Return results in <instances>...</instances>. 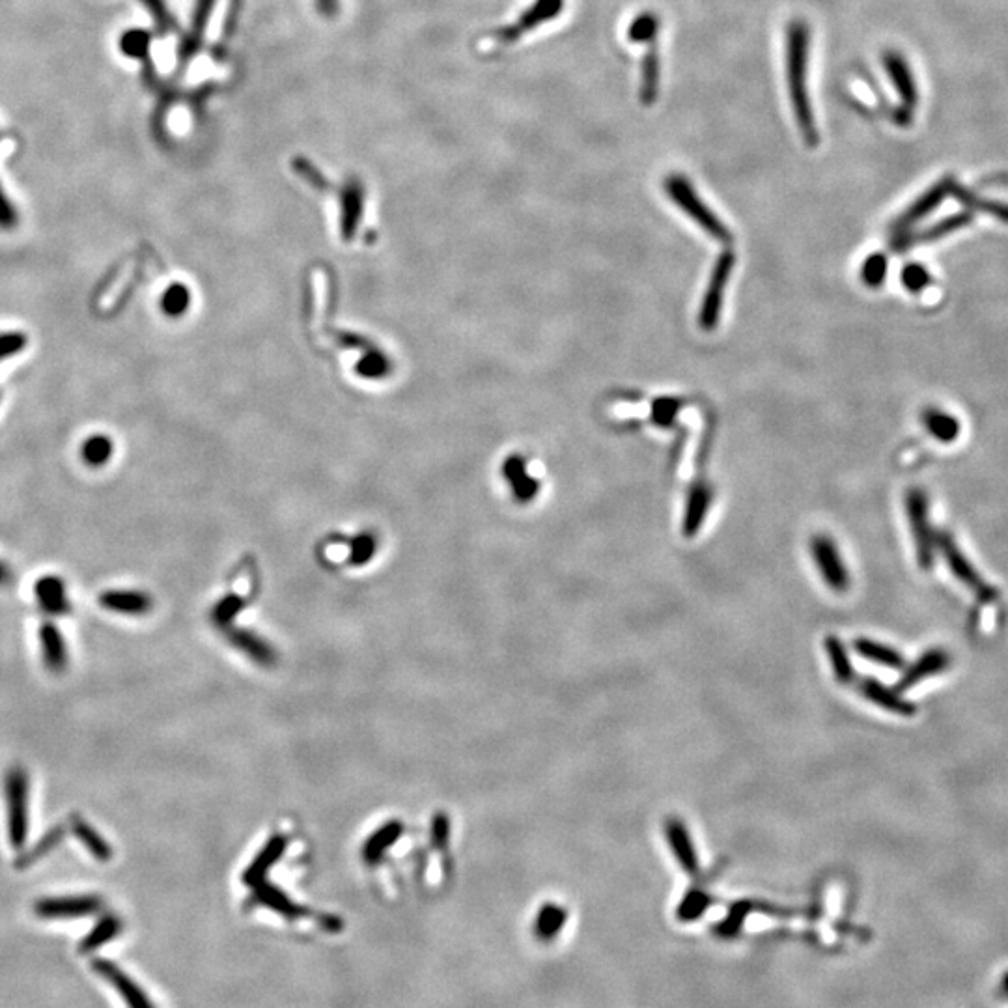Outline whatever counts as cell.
Listing matches in <instances>:
<instances>
[{"mask_svg": "<svg viewBox=\"0 0 1008 1008\" xmlns=\"http://www.w3.org/2000/svg\"><path fill=\"white\" fill-rule=\"evenodd\" d=\"M809 55H811L809 25L801 19H794L786 25L784 34V70H786L788 96L803 142L809 148H816L820 142V135L809 96Z\"/></svg>", "mask_w": 1008, "mask_h": 1008, "instance_id": "obj_1", "label": "cell"}, {"mask_svg": "<svg viewBox=\"0 0 1008 1008\" xmlns=\"http://www.w3.org/2000/svg\"><path fill=\"white\" fill-rule=\"evenodd\" d=\"M663 189L672 202L684 211L687 217H691L695 223L699 224L710 238L719 241V243H728L732 239L727 224L723 223L714 211L710 210V206L700 198L693 183L689 182V178L682 176V174H669L663 182Z\"/></svg>", "mask_w": 1008, "mask_h": 1008, "instance_id": "obj_2", "label": "cell"}, {"mask_svg": "<svg viewBox=\"0 0 1008 1008\" xmlns=\"http://www.w3.org/2000/svg\"><path fill=\"white\" fill-rule=\"evenodd\" d=\"M28 773L21 766L6 771L4 777V798H6V822L8 839L14 850H21L28 839Z\"/></svg>", "mask_w": 1008, "mask_h": 1008, "instance_id": "obj_3", "label": "cell"}, {"mask_svg": "<svg viewBox=\"0 0 1008 1008\" xmlns=\"http://www.w3.org/2000/svg\"><path fill=\"white\" fill-rule=\"evenodd\" d=\"M736 267V254L734 251H723L712 267V275L708 280V288L702 297L699 308V325L702 331H714L721 322V310L725 303V292H727L728 280L734 273Z\"/></svg>", "mask_w": 1008, "mask_h": 1008, "instance_id": "obj_4", "label": "cell"}, {"mask_svg": "<svg viewBox=\"0 0 1008 1008\" xmlns=\"http://www.w3.org/2000/svg\"><path fill=\"white\" fill-rule=\"evenodd\" d=\"M906 514L910 519L911 532L915 540L917 562L923 570H930L934 564V547L936 534L930 527V512H928V497L923 490L911 488L906 493Z\"/></svg>", "mask_w": 1008, "mask_h": 1008, "instance_id": "obj_5", "label": "cell"}, {"mask_svg": "<svg viewBox=\"0 0 1008 1008\" xmlns=\"http://www.w3.org/2000/svg\"><path fill=\"white\" fill-rule=\"evenodd\" d=\"M105 902L99 895L47 896L34 904V913L42 921H71L98 915Z\"/></svg>", "mask_w": 1008, "mask_h": 1008, "instance_id": "obj_6", "label": "cell"}, {"mask_svg": "<svg viewBox=\"0 0 1008 1008\" xmlns=\"http://www.w3.org/2000/svg\"><path fill=\"white\" fill-rule=\"evenodd\" d=\"M936 546L939 547V551H941L945 562L949 564L952 574L956 575L967 588H971L979 596V600H982V602H992V600H995V596H997L995 588L990 587L980 577L979 572L973 568V564L960 551V547L956 546V542L952 540L949 532L941 531L939 534H936Z\"/></svg>", "mask_w": 1008, "mask_h": 1008, "instance_id": "obj_7", "label": "cell"}, {"mask_svg": "<svg viewBox=\"0 0 1008 1008\" xmlns=\"http://www.w3.org/2000/svg\"><path fill=\"white\" fill-rule=\"evenodd\" d=\"M812 559L824 577L827 587L835 592H844L850 587V575L840 557L839 547L827 534H814L811 540Z\"/></svg>", "mask_w": 1008, "mask_h": 1008, "instance_id": "obj_8", "label": "cell"}, {"mask_svg": "<svg viewBox=\"0 0 1008 1008\" xmlns=\"http://www.w3.org/2000/svg\"><path fill=\"white\" fill-rule=\"evenodd\" d=\"M883 66H885L887 75L895 86L898 96L902 99V111L896 114L895 122L898 126H908L911 122L910 118L913 116L915 103H917V86H915L913 73H911L906 58L896 51H887L883 55Z\"/></svg>", "mask_w": 1008, "mask_h": 1008, "instance_id": "obj_9", "label": "cell"}, {"mask_svg": "<svg viewBox=\"0 0 1008 1008\" xmlns=\"http://www.w3.org/2000/svg\"><path fill=\"white\" fill-rule=\"evenodd\" d=\"M562 10H564V0H534L514 25L501 28L495 34V38L501 43L518 42L519 38H523L534 28L542 27L549 21L557 19Z\"/></svg>", "mask_w": 1008, "mask_h": 1008, "instance_id": "obj_10", "label": "cell"}, {"mask_svg": "<svg viewBox=\"0 0 1008 1008\" xmlns=\"http://www.w3.org/2000/svg\"><path fill=\"white\" fill-rule=\"evenodd\" d=\"M92 969L101 979L107 980L116 994L124 999L127 1008H155L152 999L140 988L135 980L127 975L124 969L112 964L111 960L105 958H94Z\"/></svg>", "mask_w": 1008, "mask_h": 1008, "instance_id": "obj_11", "label": "cell"}, {"mask_svg": "<svg viewBox=\"0 0 1008 1008\" xmlns=\"http://www.w3.org/2000/svg\"><path fill=\"white\" fill-rule=\"evenodd\" d=\"M954 180L952 178H943L939 180L938 183H934L928 191H924L923 195L919 196L913 204H911L908 210L904 211L898 219H896L891 230L893 234H902V232H910L911 228L919 221H923L924 217H928L932 211L938 208L939 204L947 198V196L954 193Z\"/></svg>", "mask_w": 1008, "mask_h": 1008, "instance_id": "obj_12", "label": "cell"}, {"mask_svg": "<svg viewBox=\"0 0 1008 1008\" xmlns=\"http://www.w3.org/2000/svg\"><path fill=\"white\" fill-rule=\"evenodd\" d=\"M971 223V215L969 213H958V215H951L939 223L932 224L928 226L923 232H917V234H911L910 232H902V234H893V251L904 252L919 245V243H932V241H938V239L945 238L949 236L952 232L964 228L967 224Z\"/></svg>", "mask_w": 1008, "mask_h": 1008, "instance_id": "obj_13", "label": "cell"}, {"mask_svg": "<svg viewBox=\"0 0 1008 1008\" xmlns=\"http://www.w3.org/2000/svg\"><path fill=\"white\" fill-rule=\"evenodd\" d=\"M99 605L116 615L144 616L154 609V600L140 590H107L99 594Z\"/></svg>", "mask_w": 1008, "mask_h": 1008, "instance_id": "obj_14", "label": "cell"}, {"mask_svg": "<svg viewBox=\"0 0 1008 1008\" xmlns=\"http://www.w3.org/2000/svg\"><path fill=\"white\" fill-rule=\"evenodd\" d=\"M712 503H714V488L708 482L700 480L689 488L686 512L682 521V532L686 538H693L702 529Z\"/></svg>", "mask_w": 1008, "mask_h": 1008, "instance_id": "obj_15", "label": "cell"}, {"mask_svg": "<svg viewBox=\"0 0 1008 1008\" xmlns=\"http://www.w3.org/2000/svg\"><path fill=\"white\" fill-rule=\"evenodd\" d=\"M665 839L669 842L672 854L680 863V867L684 868L687 874H695L699 870L697 850L689 835V829L678 816H669L665 820Z\"/></svg>", "mask_w": 1008, "mask_h": 1008, "instance_id": "obj_16", "label": "cell"}, {"mask_svg": "<svg viewBox=\"0 0 1008 1008\" xmlns=\"http://www.w3.org/2000/svg\"><path fill=\"white\" fill-rule=\"evenodd\" d=\"M215 4H217V0H196L191 27H189V32L183 36L182 45L178 49V64H182V68H185L191 62V58L200 51L202 42H204V32L210 23Z\"/></svg>", "mask_w": 1008, "mask_h": 1008, "instance_id": "obj_17", "label": "cell"}, {"mask_svg": "<svg viewBox=\"0 0 1008 1008\" xmlns=\"http://www.w3.org/2000/svg\"><path fill=\"white\" fill-rule=\"evenodd\" d=\"M40 650H42L43 665L55 674H62L68 667V646L64 641L62 631L53 622H43L38 631Z\"/></svg>", "mask_w": 1008, "mask_h": 1008, "instance_id": "obj_18", "label": "cell"}, {"mask_svg": "<svg viewBox=\"0 0 1008 1008\" xmlns=\"http://www.w3.org/2000/svg\"><path fill=\"white\" fill-rule=\"evenodd\" d=\"M859 691L865 699L874 702L876 706H880L887 712L906 715V717L915 714V706L911 704L910 700L904 699L898 689L883 686L882 682H878L874 678H863L859 682Z\"/></svg>", "mask_w": 1008, "mask_h": 1008, "instance_id": "obj_19", "label": "cell"}, {"mask_svg": "<svg viewBox=\"0 0 1008 1008\" xmlns=\"http://www.w3.org/2000/svg\"><path fill=\"white\" fill-rule=\"evenodd\" d=\"M36 600L47 615L64 616L71 611L70 600L66 594V585L56 575H45L36 581L34 587Z\"/></svg>", "mask_w": 1008, "mask_h": 1008, "instance_id": "obj_20", "label": "cell"}, {"mask_svg": "<svg viewBox=\"0 0 1008 1008\" xmlns=\"http://www.w3.org/2000/svg\"><path fill=\"white\" fill-rule=\"evenodd\" d=\"M503 473L506 480L510 482L514 497L518 499L519 503H529L538 495L540 482L534 476L529 475L527 462L521 456H510L504 462Z\"/></svg>", "mask_w": 1008, "mask_h": 1008, "instance_id": "obj_21", "label": "cell"}, {"mask_svg": "<svg viewBox=\"0 0 1008 1008\" xmlns=\"http://www.w3.org/2000/svg\"><path fill=\"white\" fill-rule=\"evenodd\" d=\"M70 826L73 835L79 839V842L88 850V854L92 855L96 861H101V863L111 861L112 855H114L112 846L109 844V840L103 839V835L96 827L90 826L79 814L71 816Z\"/></svg>", "mask_w": 1008, "mask_h": 1008, "instance_id": "obj_22", "label": "cell"}, {"mask_svg": "<svg viewBox=\"0 0 1008 1008\" xmlns=\"http://www.w3.org/2000/svg\"><path fill=\"white\" fill-rule=\"evenodd\" d=\"M659 64L658 43H650L641 62V84H639V99L644 107H652L659 96Z\"/></svg>", "mask_w": 1008, "mask_h": 1008, "instance_id": "obj_23", "label": "cell"}, {"mask_svg": "<svg viewBox=\"0 0 1008 1008\" xmlns=\"http://www.w3.org/2000/svg\"><path fill=\"white\" fill-rule=\"evenodd\" d=\"M947 665H949V656L943 650H930V652H926L924 656H921V658L911 665L908 672H904L902 680L898 682V691L910 689L915 684H919L924 678H928V676H932L936 672L943 671Z\"/></svg>", "mask_w": 1008, "mask_h": 1008, "instance_id": "obj_24", "label": "cell"}, {"mask_svg": "<svg viewBox=\"0 0 1008 1008\" xmlns=\"http://www.w3.org/2000/svg\"><path fill=\"white\" fill-rule=\"evenodd\" d=\"M120 934H122V919L116 917L114 913H105L99 917L94 928L81 939L79 952L81 954L96 952L101 947H105L107 943H111L112 939L118 938Z\"/></svg>", "mask_w": 1008, "mask_h": 1008, "instance_id": "obj_25", "label": "cell"}, {"mask_svg": "<svg viewBox=\"0 0 1008 1008\" xmlns=\"http://www.w3.org/2000/svg\"><path fill=\"white\" fill-rule=\"evenodd\" d=\"M921 420L930 435L941 443H952L960 437V430H962L960 420L952 417L951 413H947L943 409L928 407V409H924Z\"/></svg>", "mask_w": 1008, "mask_h": 1008, "instance_id": "obj_26", "label": "cell"}, {"mask_svg": "<svg viewBox=\"0 0 1008 1008\" xmlns=\"http://www.w3.org/2000/svg\"><path fill=\"white\" fill-rule=\"evenodd\" d=\"M256 889V900L266 906L269 910L277 911L280 915H284L286 919H299V917H305L308 915L307 911L299 906H295L294 902L284 895L282 891H279L277 887L273 885H267L266 882L260 883Z\"/></svg>", "mask_w": 1008, "mask_h": 1008, "instance_id": "obj_27", "label": "cell"}, {"mask_svg": "<svg viewBox=\"0 0 1008 1008\" xmlns=\"http://www.w3.org/2000/svg\"><path fill=\"white\" fill-rule=\"evenodd\" d=\"M282 850H284V840H271L262 850V854L252 861L251 867L247 868V872L243 874V882L247 883L249 887H258L260 883L266 882L267 870L279 859Z\"/></svg>", "mask_w": 1008, "mask_h": 1008, "instance_id": "obj_28", "label": "cell"}, {"mask_svg": "<svg viewBox=\"0 0 1008 1008\" xmlns=\"http://www.w3.org/2000/svg\"><path fill=\"white\" fill-rule=\"evenodd\" d=\"M854 648L861 658L874 661V663H880L883 667H889V669H902L904 667L902 654H898L896 650L885 646V644L876 643V641H870V639H863L861 637V639H855Z\"/></svg>", "mask_w": 1008, "mask_h": 1008, "instance_id": "obj_29", "label": "cell"}, {"mask_svg": "<svg viewBox=\"0 0 1008 1008\" xmlns=\"http://www.w3.org/2000/svg\"><path fill=\"white\" fill-rule=\"evenodd\" d=\"M826 650L835 678L844 686L852 684L855 680L854 665L848 658V652L839 637H833V635L826 637Z\"/></svg>", "mask_w": 1008, "mask_h": 1008, "instance_id": "obj_30", "label": "cell"}, {"mask_svg": "<svg viewBox=\"0 0 1008 1008\" xmlns=\"http://www.w3.org/2000/svg\"><path fill=\"white\" fill-rule=\"evenodd\" d=\"M659 27H661V19L659 15L646 10V12H641L637 15L628 27V40L631 43H643V45H650V43H656L659 36Z\"/></svg>", "mask_w": 1008, "mask_h": 1008, "instance_id": "obj_31", "label": "cell"}, {"mask_svg": "<svg viewBox=\"0 0 1008 1008\" xmlns=\"http://www.w3.org/2000/svg\"><path fill=\"white\" fill-rule=\"evenodd\" d=\"M566 921V911L557 904H546L542 910L538 911L536 921H534V934L540 939L555 938L564 926Z\"/></svg>", "mask_w": 1008, "mask_h": 1008, "instance_id": "obj_32", "label": "cell"}, {"mask_svg": "<svg viewBox=\"0 0 1008 1008\" xmlns=\"http://www.w3.org/2000/svg\"><path fill=\"white\" fill-rule=\"evenodd\" d=\"M887 269H889V260L887 256L882 254V252H872L870 256H867L861 264V280L863 284L868 286V288H880L883 286V282L887 279Z\"/></svg>", "mask_w": 1008, "mask_h": 1008, "instance_id": "obj_33", "label": "cell"}, {"mask_svg": "<svg viewBox=\"0 0 1008 1008\" xmlns=\"http://www.w3.org/2000/svg\"><path fill=\"white\" fill-rule=\"evenodd\" d=\"M398 835H400V826L398 824H389V826L383 827L379 833H376L372 839L366 842V846H364V859L368 863L379 861L383 852L396 842Z\"/></svg>", "mask_w": 1008, "mask_h": 1008, "instance_id": "obj_34", "label": "cell"}, {"mask_svg": "<svg viewBox=\"0 0 1008 1008\" xmlns=\"http://www.w3.org/2000/svg\"><path fill=\"white\" fill-rule=\"evenodd\" d=\"M112 441L105 435H92L84 441L83 460L92 467H101L111 460Z\"/></svg>", "mask_w": 1008, "mask_h": 1008, "instance_id": "obj_35", "label": "cell"}, {"mask_svg": "<svg viewBox=\"0 0 1008 1008\" xmlns=\"http://www.w3.org/2000/svg\"><path fill=\"white\" fill-rule=\"evenodd\" d=\"M150 42H152V36L150 32L142 30V28H137V30H129L122 40H120V47L122 51L126 53L127 56H133V58H140L142 62H146L150 58Z\"/></svg>", "mask_w": 1008, "mask_h": 1008, "instance_id": "obj_36", "label": "cell"}, {"mask_svg": "<svg viewBox=\"0 0 1008 1008\" xmlns=\"http://www.w3.org/2000/svg\"><path fill=\"white\" fill-rule=\"evenodd\" d=\"M191 303V294L189 290L183 286V284H172L168 286L167 292L161 297V308L167 316H172V318H178L182 316L183 312L187 310Z\"/></svg>", "mask_w": 1008, "mask_h": 1008, "instance_id": "obj_37", "label": "cell"}, {"mask_svg": "<svg viewBox=\"0 0 1008 1008\" xmlns=\"http://www.w3.org/2000/svg\"><path fill=\"white\" fill-rule=\"evenodd\" d=\"M682 409V402L678 398H671V396H663V398H658L654 400L652 404V413H650V419L652 422L659 426V428H669L674 424V420L678 417Z\"/></svg>", "mask_w": 1008, "mask_h": 1008, "instance_id": "obj_38", "label": "cell"}, {"mask_svg": "<svg viewBox=\"0 0 1008 1008\" xmlns=\"http://www.w3.org/2000/svg\"><path fill=\"white\" fill-rule=\"evenodd\" d=\"M954 193H956V198L969 208V210L982 211V213H990L994 215L997 219L1005 221L1008 223V206H1003V204H997V202H988V200H979L975 196H971V193H967L964 189H960L958 185L954 187Z\"/></svg>", "mask_w": 1008, "mask_h": 1008, "instance_id": "obj_39", "label": "cell"}, {"mask_svg": "<svg viewBox=\"0 0 1008 1008\" xmlns=\"http://www.w3.org/2000/svg\"><path fill=\"white\" fill-rule=\"evenodd\" d=\"M900 280L904 284V288L911 292V294H921L923 290H926L930 284H932V275L928 273L926 267L921 266V264H906L902 273H900Z\"/></svg>", "mask_w": 1008, "mask_h": 1008, "instance_id": "obj_40", "label": "cell"}, {"mask_svg": "<svg viewBox=\"0 0 1008 1008\" xmlns=\"http://www.w3.org/2000/svg\"><path fill=\"white\" fill-rule=\"evenodd\" d=\"M62 835H64V829H62V827H53V829H51L47 835H43L40 842L32 848V852H28L25 857H21V859L17 861V867L25 868L28 867L30 863H34V861L42 859L43 855L49 854V852L55 848L56 844L62 840Z\"/></svg>", "mask_w": 1008, "mask_h": 1008, "instance_id": "obj_41", "label": "cell"}, {"mask_svg": "<svg viewBox=\"0 0 1008 1008\" xmlns=\"http://www.w3.org/2000/svg\"><path fill=\"white\" fill-rule=\"evenodd\" d=\"M140 2L144 4V8L154 17L155 25H157L161 34H170L174 30L176 23H174L172 15L168 12L165 0H140Z\"/></svg>", "mask_w": 1008, "mask_h": 1008, "instance_id": "obj_42", "label": "cell"}, {"mask_svg": "<svg viewBox=\"0 0 1008 1008\" xmlns=\"http://www.w3.org/2000/svg\"><path fill=\"white\" fill-rule=\"evenodd\" d=\"M708 902H710L708 895H704V893H700V891L687 895L686 900H684V902H682V906H680V917H682V919H695L697 915H700L702 911L706 910Z\"/></svg>", "mask_w": 1008, "mask_h": 1008, "instance_id": "obj_43", "label": "cell"}, {"mask_svg": "<svg viewBox=\"0 0 1008 1008\" xmlns=\"http://www.w3.org/2000/svg\"><path fill=\"white\" fill-rule=\"evenodd\" d=\"M239 609H241V600L239 598H236V596L224 598L223 602L217 603V607L213 609V620L219 626H224V624H228L236 616Z\"/></svg>", "mask_w": 1008, "mask_h": 1008, "instance_id": "obj_44", "label": "cell"}, {"mask_svg": "<svg viewBox=\"0 0 1008 1008\" xmlns=\"http://www.w3.org/2000/svg\"><path fill=\"white\" fill-rule=\"evenodd\" d=\"M27 346V336L23 333H2L0 335V361L19 353Z\"/></svg>", "mask_w": 1008, "mask_h": 1008, "instance_id": "obj_45", "label": "cell"}, {"mask_svg": "<svg viewBox=\"0 0 1008 1008\" xmlns=\"http://www.w3.org/2000/svg\"><path fill=\"white\" fill-rule=\"evenodd\" d=\"M17 224V211L0 185V228L10 230Z\"/></svg>", "mask_w": 1008, "mask_h": 1008, "instance_id": "obj_46", "label": "cell"}, {"mask_svg": "<svg viewBox=\"0 0 1008 1008\" xmlns=\"http://www.w3.org/2000/svg\"><path fill=\"white\" fill-rule=\"evenodd\" d=\"M385 366L387 364L383 361V357L372 355V357L364 359L361 366H359V370H361V374L366 376V378H378V376H381L385 372Z\"/></svg>", "mask_w": 1008, "mask_h": 1008, "instance_id": "obj_47", "label": "cell"}, {"mask_svg": "<svg viewBox=\"0 0 1008 1008\" xmlns=\"http://www.w3.org/2000/svg\"><path fill=\"white\" fill-rule=\"evenodd\" d=\"M374 553V540L368 538V536H361L357 542H355V549H353V560L355 562H366V560L372 557Z\"/></svg>", "mask_w": 1008, "mask_h": 1008, "instance_id": "obj_48", "label": "cell"}, {"mask_svg": "<svg viewBox=\"0 0 1008 1008\" xmlns=\"http://www.w3.org/2000/svg\"><path fill=\"white\" fill-rule=\"evenodd\" d=\"M316 6L325 17H333L338 8V0H316Z\"/></svg>", "mask_w": 1008, "mask_h": 1008, "instance_id": "obj_49", "label": "cell"}, {"mask_svg": "<svg viewBox=\"0 0 1008 1008\" xmlns=\"http://www.w3.org/2000/svg\"><path fill=\"white\" fill-rule=\"evenodd\" d=\"M12 579H14V574H12L10 566L0 560V587H8L12 583Z\"/></svg>", "mask_w": 1008, "mask_h": 1008, "instance_id": "obj_50", "label": "cell"}, {"mask_svg": "<svg viewBox=\"0 0 1008 1008\" xmlns=\"http://www.w3.org/2000/svg\"><path fill=\"white\" fill-rule=\"evenodd\" d=\"M1007 986H1008V980H1007Z\"/></svg>", "mask_w": 1008, "mask_h": 1008, "instance_id": "obj_51", "label": "cell"}]
</instances>
